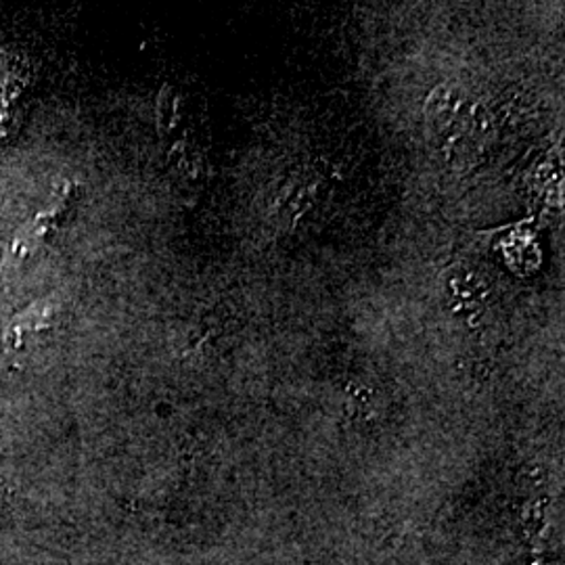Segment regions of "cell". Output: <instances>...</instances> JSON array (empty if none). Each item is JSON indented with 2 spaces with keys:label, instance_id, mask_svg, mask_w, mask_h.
<instances>
[{
  "label": "cell",
  "instance_id": "obj_3",
  "mask_svg": "<svg viewBox=\"0 0 565 565\" xmlns=\"http://www.w3.org/2000/svg\"><path fill=\"white\" fill-rule=\"evenodd\" d=\"M457 109H459V99H457L455 90H450V88H438L427 103L429 121L440 128H445L448 121H452V118L457 116Z\"/></svg>",
  "mask_w": 565,
  "mask_h": 565
},
{
  "label": "cell",
  "instance_id": "obj_2",
  "mask_svg": "<svg viewBox=\"0 0 565 565\" xmlns=\"http://www.w3.org/2000/svg\"><path fill=\"white\" fill-rule=\"evenodd\" d=\"M25 82L28 78L21 70V61H4L0 65V139L15 118V107L20 105Z\"/></svg>",
  "mask_w": 565,
  "mask_h": 565
},
{
  "label": "cell",
  "instance_id": "obj_1",
  "mask_svg": "<svg viewBox=\"0 0 565 565\" xmlns=\"http://www.w3.org/2000/svg\"><path fill=\"white\" fill-rule=\"evenodd\" d=\"M74 198L72 184H63L60 191L55 193L53 203H49L44 210H41L30 223L21 228L20 233L15 235V239L9 245L4 260H2V268H18L21 263H25L39 247L42 245V239L55 228V224H60L63 212L70 207Z\"/></svg>",
  "mask_w": 565,
  "mask_h": 565
}]
</instances>
